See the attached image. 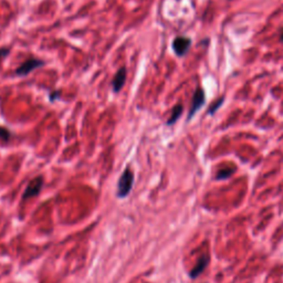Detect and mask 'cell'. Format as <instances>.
<instances>
[{
    "instance_id": "6da1fadb",
    "label": "cell",
    "mask_w": 283,
    "mask_h": 283,
    "mask_svg": "<svg viewBox=\"0 0 283 283\" xmlns=\"http://www.w3.org/2000/svg\"><path fill=\"white\" fill-rule=\"evenodd\" d=\"M133 185H134V173L131 169V167H126L124 172L122 173V175L118 182L117 196L122 199L126 198L132 191Z\"/></svg>"
},
{
    "instance_id": "277c9868",
    "label": "cell",
    "mask_w": 283,
    "mask_h": 283,
    "mask_svg": "<svg viewBox=\"0 0 283 283\" xmlns=\"http://www.w3.org/2000/svg\"><path fill=\"white\" fill-rule=\"evenodd\" d=\"M205 103H206L205 91L202 88H198L195 91L194 96H192V100H191V104H190V108H189L188 117H187L188 122L195 117V114L205 105Z\"/></svg>"
},
{
    "instance_id": "7a4b0ae2",
    "label": "cell",
    "mask_w": 283,
    "mask_h": 283,
    "mask_svg": "<svg viewBox=\"0 0 283 283\" xmlns=\"http://www.w3.org/2000/svg\"><path fill=\"white\" fill-rule=\"evenodd\" d=\"M44 64H46V61L40 60V59H36V58H30V59L25 60L23 63H21L20 66L16 69L15 74L17 76H27L31 72H34L35 70L42 68Z\"/></svg>"
},
{
    "instance_id": "5bb4252c",
    "label": "cell",
    "mask_w": 283,
    "mask_h": 283,
    "mask_svg": "<svg viewBox=\"0 0 283 283\" xmlns=\"http://www.w3.org/2000/svg\"><path fill=\"white\" fill-rule=\"evenodd\" d=\"M280 41H283V28L280 31Z\"/></svg>"
},
{
    "instance_id": "ba28073f",
    "label": "cell",
    "mask_w": 283,
    "mask_h": 283,
    "mask_svg": "<svg viewBox=\"0 0 283 283\" xmlns=\"http://www.w3.org/2000/svg\"><path fill=\"white\" fill-rule=\"evenodd\" d=\"M183 111H184V106L182 104H177V105L174 106L173 110H172L171 117L168 118V120L166 121V125L172 126V125L175 124L176 122L179 120V118L182 117Z\"/></svg>"
},
{
    "instance_id": "5b68a950",
    "label": "cell",
    "mask_w": 283,
    "mask_h": 283,
    "mask_svg": "<svg viewBox=\"0 0 283 283\" xmlns=\"http://www.w3.org/2000/svg\"><path fill=\"white\" fill-rule=\"evenodd\" d=\"M43 183L44 181L42 176H37L34 179H31V182L25 187V190L22 195L23 201H27L29 198H34L39 195L40 191L42 190Z\"/></svg>"
},
{
    "instance_id": "3957f363",
    "label": "cell",
    "mask_w": 283,
    "mask_h": 283,
    "mask_svg": "<svg viewBox=\"0 0 283 283\" xmlns=\"http://www.w3.org/2000/svg\"><path fill=\"white\" fill-rule=\"evenodd\" d=\"M191 43H192L191 39L188 37H184V36L176 37L172 43L174 53H175L178 58L185 56L188 53V51L191 47Z\"/></svg>"
},
{
    "instance_id": "9c48e42d",
    "label": "cell",
    "mask_w": 283,
    "mask_h": 283,
    "mask_svg": "<svg viewBox=\"0 0 283 283\" xmlns=\"http://www.w3.org/2000/svg\"><path fill=\"white\" fill-rule=\"evenodd\" d=\"M236 172V168H223L217 173L216 179L217 181H223V179H228L230 176L234 175V173Z\"/></svg>"
},
{
    "instance_id": "7c38bea8",
    "label": "cell",
    "mask_w": 283,
    "mask_h": 283,
    "mask_svg": "<svg viewBox=\"0 0 283 283\" xmlns=\"http://www.w3.org/2000/svg\"><path fill=\"white\" fill-rule=\"evenodd\" d=\"M61 98V91L60 90H55V91H51L49 93V100L51 103H54L56 100Z\"/></svg>"
},
{
    "instance_id": "8992f818",
    "label": "cell",
    "mask_w": 283,
    "mask_h": 283,
    "mask_svg": "<svg viewBox=\"0 0 283 283\" xmlns=\"http://www.w3.org/2000/svg\"><path fill=\"white\" fill-rule=\"evenodd\" d=\"M126 79H127V70L125 67H122L118 70V72L115 73L114 78L111 82V87L114 93H119L121 90L124 88Z\"/></svg>"
},
{
    "instance_id": "8fae6325",
    "label": "cell",
    "mask_w": 283,
    "mask_h": 283,
    "mask_svg": "<svg viewBox=\"0 0 283 283\" xmlns=\"http://www.w3.org/2000/svg\"><path fill=\"white\" fill-rule=\"evenodd\" d=\"M223 100H224V96H222L221 99H219L218 100L214 105H211L210 107H209V110H208V114H215V112L218 110V108H219L221 105H222V103H223Z\"/></svg>"
},
{
    "instance_id": "30bf717a",
    "label": "cell",
    "mask_w": 283,
    "mask_h": 283,
    "mask_svg": "<svg viewBox=\"0 0 283 283\" xmlns=\"http://www.w3.org/2000/svg\"><path fill=\"white\" fill-rule=\"evenodd\" d=\"M11 138H12V133L10 132L9 128L5 126H0V139L5 142V143H8Z\"/></svg>"
},
{
    "instance_id": "52a82bcc",
    "label": "cell",
    "mask_w": 283,
    "mask_h": 283,
    "mask_svg": "<svg viewBox=\"0 0 283 283\" xmlns=\"http://www.w3.org/2000/svg\"><path fill=\"white\" fill-rule=\"evenodd\" d=\"M208 265H209V257L207 254L202 256L201 258L197 260L195 267L192 268L190 271H189V276H190V278L191 279L198 278V276L205 271L206 268H207Z\"/></svg>"
},
{
    "instance_id": "4fadbf2b",
    "label": "cell",
    "mask_w": 283,
    "mask_h": 283,
    "mask_svg": "<svg viewBox=\"0 0 283 283\" xmlns=\"http://www.w3.org/2000/svg\"><path fill=\"white\" fill-rule=\"evenodd\" d=\"M11 52L10 48H0V63L3 62L4 59H6Z\"/></svg>"
}]
</instances>
